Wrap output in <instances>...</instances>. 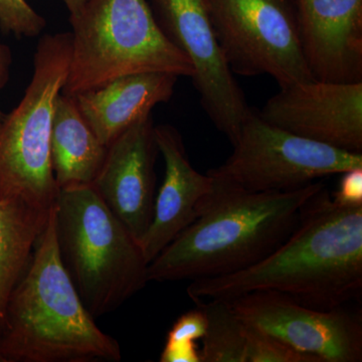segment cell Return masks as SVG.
<instances>
[{"label":"cell","instance_id":"cell-21","mask_svg":"<svg viewBox=\"0 0 362 362\" xmlns=\"http://www.w3.org/2000/svg\"><path fill=\"white\" fill-rule=\"evenodd\" d=\"M206 319L201 307L181 315L169 330L165 349H192L206 332Z\"/></svg>","mask_w":362,"mask_h":362},{"label":"cell","instance_id":"cell-13","mask_svg":"<svg viewBox=\"0 0 362 362\" xmlns=\"http://www.w3.org/2000/svg\"><path fill=\"white\" fill-rule=\"evenodd\" d=\"M300 39L312 75L362 82V0H295Z\"/></svg>","mask_w":362,"mask_h":362},{"label":"cell","instance_id":"cell-11","mask_svg":"<svg viewBox=\"0 0 362 362\" xmlns=\"http://www.w3.org/2000/svg\"><path fill=\"white\" fill-rule=\"evenodd\" d=\"M280 89L258 112L266 122L306 139L362 153V82L315 80Z\"/></svg>","mask_w":362,"mask_h":362},{"label":"cell","instance_id":"cell-18","mask_svg":"<svg viewBox=\"0 0 362 362\" xmlns=\"http://www.w3.org/2000/svg\"><path fill=\"white\" fill-rule=\"evenodd\" d=\"M206 319L202 338V362H246V325L228 301H195Z\"/></svg>","mask_w":362,"mask_h":362},{"label":"cell","instance_id":"cell-16","mask_svg":"<svg viewBox=\"0 0 362 362\" xmlns=\"http://www.w3.org/2000/svg\"><path fill=\"white\" fill-rule=\"evenodd\" d=\"M107 154L73 97L59 95L51 135L52 171L59 189L92 185Z\"/></svg>","mask_w":362,"mask_h":362},{"label":"cell","instance_id":"cell-9","mask_svg":"<svg viewBox=\"0 0 362 362\" xmlns=\"http://www.w3.org/2000/svg\"><path fill=\"white\" fill-rule=\"evenodd\" d=\"M151 2L162 32L194 68L202 108L233 145L251 108L216 40L206 0Z\"/></svg>","mask_w":362,"mask_h":362},{"label":"cell","instance_id":"cell-8","mask_svg":"<svg viewBox=\"0 0 362 362\" xmlns=\"http://www.w3.org/2000/svg\"><path fill=\"white\" fill-rule=\"evenodd\" d=\"M233 74L270 76L279 87L315 81L302 47L295 0H206Z\"/></svg>","mask_w":362,"mask_h":362},{"label":"cell","instance_id":"cell-10","mask_svg":"<svg viewBox=\"0 0 362 362\" xmlns=\"http://www.w3.org/2000/svg\"><path fill=\"white\" fill-rule=\"evenodd\" d=\"M226 301L247 325L320 362L362 361L361 317L343 307L318 310L274 291L252 292Z\"/></svg>","mask_w":362,"mask_h":362},{"label":"cell","instance_id":"cell-17","mask_svg":"<svg viewBox=\"0 0 362 362\" xmlns=\"http://www.w3.org/2000/svg\"><path fill=\"white\" fill-rule=\"evenodd\" d=\"M51 209H37L20 199H0V325Z\"/></svg>","mask_w":362,"mask_h":362},{"label":"cell","instance_id":"cell-19","mask_svg":"<svg viewBox=\"0 0 362 362\" xmlns=\"http://www.w3.org/2000/svg\"><path fill=\"white\" fill-rule=\"evenodd\" d=\"M246 325V362H320L277 337Z\"/></svg>","mask_w":362,"mask_h":362},{"label":"cell","instance_id":"cell-5","mask_svg":"<svg viewBox=\"0 0 362 362\" xmlns=\"http://www.w3.org/2000/svg\"><path fill=\"white\" fill-rule=\"evenodd\" d=\"M70 23L73 52L62 90L66 96L133 74L194 77L192 64L162 32L147 0H88Z\"/></svg>","mask_w":362,"mask_h":362},{"label":"cell","instance_id":"cell-12","mask_svg":"<svg viewBox=\"0 0 362 362\" xmlns=\"http://www.w3.org/2000/svg\"><path fill=\"white\" fill-rule=\"evenodd\" d=\"M151 113L143 116L107 146L92 187L138 240L148 230L156 202L158 147Z\"/></svg>","mask_w":362,"mask_h":362},{"label":"cell","instance_id":"cell-2","mask_svg":"<svg viewBox=\"0 0 362 362\" xmlns=\"http://www.w3.org/2000/svg\"><path fill=\"white\" fill-rule=\"evenodd\" d=\"M213 178L201 216L148 264L149 282L216 277L255 265L291 235L305 202L324 187L316 181L293 192H247Z\"/></svg>","mask_w":362,"mask_h":362},{"label":"cell","instance_id":"cell-4","mask_svg":"<svg viewBox=\"0 0 362 362\" xmlns=\"http://www.w3.org/2000/svg\"><path fill=\"white\" fill-rule=\"evenodd\" d=\"M54 228L62 264L94 318L116 310L149 282L139 240L92 185L59 189Z\"/></svg>","mask_w":362,"mask_h":362},{"label":"cell","instance_id":"cell-7","mask_svg":"<svg viewBox=\"0 0 362 362\" xmlns=\"http://www.w3.org/2000/svg\"><path fill=\"white\" fill-rule=\"evenodd\" d=\"M232 156L207 175L247 192H287L362 168V153L344 151L271 125L250 110Z\"/></svg>","mask_w":362,"mask_h":362},{"label":"cell","instance_id":"cell-3","mask_svg":"<svg viewBox=\"0 0 362 362\" xmlns=\"http://www.w3.org/2000/svg\"><path fill=\"white\" fill-rule=\"evenodd\" d=\"M54 206L7 304L0 362L120 361L118 341L98 327L62 264Z\"/></svg>","mask_w":362,"mask_h":362},{"label":"cell","instance_id":"cell-20","mask_svg":"<svg viewBox=\"0 0 362 362\" xmlns=\"http://www.w3.org/2000/svg\"><path fill=\"white\" fill-rule=\"evenodd\" d=\"M47 26L44 16L26 0H0V30L18 39L40 35Z\"/></svg>","mask_w":362,"mask_h":362},{"label":"cell","instance_id":"cell-1","mask_svg":"<svg viewBox=\"0 0 362 362\" xmlns=\"http://www.w3.org/2000/svg\"><path fill=\"white\" fill-rule=\"evenodd\" d=\"M361 290L362 204H338L323 187L305 202L296 228L275 251L244 270L194 280L187 294L195 302L274 291L331 310Z\"/></svg>","mask_w":362,"mask_h":362},{"label":"cell","instance_id":"cell-22","mask_svg":"<svg viewBox=\"0 0 362 362\" xmlns=\"http://www.w3.org/2000/svg\"><path fill=\"white\" fill-rule=\"evenodd\" d=\"M342 178L332 197L344 206L362 204V168L350 169L341 173Z\"/></svg>","mask_w":362,"mask_h":362},{"label":"cell","instance_id":"cell-23","mask_svg":"<svg viewBox=\"0 0 362 362\" xmlns=\"http://www.w3.org/2000/svg\"><path fill=\"white\" fill-rule=\"evenodd\" d=\"M11 62H13V57H11V49L0 40V90L8 81ZM4 118H6V114L0 109V125L4 122Z\"/></svg>","mask_w":362,"mask_h":362},{"label":"cell","instance_id":"cell-14","mask_svg":"<svg viewBox=\"0 0 362 362\" xmlns=\"http://www.w3.org/2000/svg\"><path fill=\"white\" fill-rule=\"evenodd\" d=\"M165 176L154 202L153 216L140 246L148 264L204 211L213 194L211 175L195 170L180 133L168 124L154 127Z\"/></svg>","mask_w":362,"mask_h":362},{"label":"cell","instance_id":"cell-24","mask_svg":"<svg viewBox=\"0 0 362 362\" xmlns=\"http://www.w3.org/2000/svg\"><path fill=\"white\" fill-rule=\"evenodd\" d=\"M62 1L65 4L69 13H70V16H75L82 11L88 0H62Z\"/></svg>","mask_w":362,"mask_h":362},{"label":"cell","instance_id":"cell-6","mask_svg":"<svg viewBox=\"0 0 362 362\" xmlns=\"http://www.w3.org/2000/svg\"><path fill=\"white\" fill-rule=\"evenodd\" d=\"M71 33L45 35L20 104L0 125V199H20L49 211L59 187L52 171L51 135L57 99L68 78Z\"/></svg>","mask_w":362,"mask_h":362},{"label":"cell","instance_id":"cell-15","mask_svg":"<svg viewBox=\"0 0 362 362\" xmlns=\"http://www.w3.org/2000/svg\"><path fill=\"white\" fill-rule=\"evenodd\" d=\"M177 76L173 74H133L111 81L98 89L74 96L78 110L105 146L156 105L173 97Z\"/></svg>","mask_w":362,"mask_h":362}]
</instances>
